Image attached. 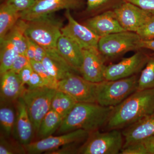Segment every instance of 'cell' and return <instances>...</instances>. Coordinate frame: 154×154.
<instances>
[{
  "instance_id": "obj_6",
  "label": "cell",
  "mask_w": 154,
  "mask_h": 154,
  "mask_svg": "<svg viewBox=\"0 0 154 154\" xmlns=\"http://www.w3.org/2000/svg\"><path fill=\"white\" fill-rule=\"evenodd\" d=\"M56 89L47 87L25 89L21 97L25 102L34 131L37 132L40 123L51 109Z\"/></svg>"
},
{
  "instance_id": "obj_38",
  "label": "cell",
  "mask_w": 154,
  "mask_h": 154,
  "mask_svg": "<svg viewBox=\"0 0 154 154\" xmlns=\"http://www.w3.org/2000/svg\"><path fill=\"white\" fill-rule=\"evenodd\" d=\"M36 46L37 43L27 36V47L25 55L29 61L34 59Z\"/></svg>"
},
{
  "instance_id": "obj_30",
  "label": "cell",
  "mask_w": 154,
  "mask_h": 154,
  "mask_svg": "<svg viewBox=\"0 0 154 154\" xmlns=\"http://www.w3.org/2000/svg\"><path fill=\"white\" fill-rule=\"evenodd\" d=\"M30 62L33 71L37 73L42 78L46 84V86L48 88L56 89L58 81H57L51 75L43 66L42 63L33 60H30Z\"/></svg>"
},
{
  "instance_id": "obj_14",
  "label": "cell",
  "mask_w": 154,
  "mask_h": 154,
  "mask_svg": "<svg viewBox=\"0 0 154 154\" xmlns=\"http://www.w3.org/2000/svg\"><path fill=\"white\" fill-rule=\"evenodd\" d=\"M83 62L79 70L82 76L93 83L105 81L106 66L104 64V58L98 49H83Z\"/></svg>"
},
{
  "instance_id": "obj_29",
  "label": "cell",
  "mask_w": 154,
  "mask_h": 154,
  "mask_svg": "<svg viewBox=\"0 0 154 154\" xmlns=\"http://www.w3.org/2000/svg\"><path fill=\"white\" fill-rule=\"evenodd\" d=\"M122 2L120 0H87V11L90 13L113 9Z\"/></svg>"
},
{
  "instance_id": "obj_17",
  "label": "cell",
  "mask_w": 154,
  "mask_h": 154,
  "mask_svg": "<svg viewBox=\"0 0 154 154\" xmlns=\"http://www.w3.org/2000/svg\"><path fill=\"white\" fill-rule=\"evenodd\" d=\"M124 143L123 147L154 135V112L122 131Z\"/></svg>"
},
{
  "instance_id": "obj_28",
  "label": "cell",
  "mask_w": 154,
  "mask_h": 154,
  "mask_svg": "<svg viewBox=\"0 0 154 154\" xmlns=\"http://www.w3.org/2000/svg\"><path fill=\"white\" fill-rule=\"evenodd\" d=\"M154 88V53L149 56L138 80L137 90Z\"/></svg>"
},
{
  "instance_id": "obj_4",
  "label": "cell",
  "mask_w": 154,
  "mask_h": 154,
  "mask_svg": "<svg viewBox=\"0 0 154 154\" xmlns=\"http://www.w3.org/2000/svg\"><path fill=\"white\" fill-rule=\"evenodd\" d=\"M138 78L135 75L97 83L96 102L105 107H116L137 91Z\"/></svg>"
},
{
  "instance_id": "obj_21",
  "label": "cell",
  "mask_w": 154,
  "mask_h": 154,
  "mask_svg": "<svg viewBox=\"0 0 154 154\" xmlns=\"http://www.w3.org/2000/svg\"><path fill=\"white\" fill-rule=\"evenodd\" d=\"M0 51V74L11 69V67L19 54L16 45L8 35L2 41Z\"/></svg>"
},
{
  "instance_id": "obj_5",
  "label": "cell",
  "mask_w": 154,
  "mask_h": 154,
  "mask_svg": "<svg viewBox=\"0 0 154 154\" xmlns=\"http://www.w3.org/2000/svg\"><path fill=\"white\" fill-rule=\"evenodd\" d=\"M141 40L136 32L122 31L101 37L98 49L104 58L112 59L128 51L140 49Z\"/></svg>"
},
{
  "instance_id": "obj_25",
  "label": "cell",
  "mask_w": 154,
  "mask_h": 154,
  "mask_svg": "<svg viewBox=\"0 0 154 154\" xmlns=\"http://www.w3.org/2000/svg\"><path fill=\"white\" fill-rule=\"evenodd\" d=\"M27 24V21L20 19L7 34L17 47L19 54L25 55L26 52L27 47L26 30Z\"/></svg>"
},
{
  "instance_id": "obj_40",
  "label": "cell",
  "mask_w": 154,
  "mask_h": 154,
  "mask_svg": "<svg viewBox=\"0 0 154 154\" xmlns=\"http://www.w3.org/2000/svg\"><path fill=\"white\" fill-rule=\"evenodd\" d=\"M46 55V52L45 49L39 45L37 44L35 56L33 60L38 62H42Z\"/></svg>"
},
{
  "instance_id": "obj_13",
  "label": "cell",
  "mask_w": 154,
  "mask_h": 154,
  "mask_svg": "<svg viewBox=\"0 0 154 154\" xmlns=\"http://www.w3.org/2000/svg\"><path fill=\"white\" fill-rule=\"evenodd\" d=\"M113 11L125 30L136 33L153 15L125 1L116 6Z\"/></svg>"
},
{
  "instance_id": "obj_3",
  "label": "cell",
  "mask_w": 154,
  "mask_h": 154,
  "mask_svg": "<svg viewBox=\"0 0 154 154\" xmlns=\"http://www.w3.org/2000/svg\"><path fill=\"white\" fill-rule=\"evenodd\" d=\"M26 34L45 50L55 49L63 22L54 14L28 21Z\"/></svg>"
},
{
  "instance_id": "obj_32",
  "label": "cell",
  "mask_w": 154,
  "mask_h": 154,
  "mask_svg": "<svg viewBox=\"0 0 154 154\" xmlns=\"http://www.w3.org/2000/svg\"><path fill=\"white\" fill-rule=\"evenodd\" d=\"M136 33L142 40L154 39V15L151 16Z\"/></svg>"
},
{
  "instance_id": "obj_20",
  "label": "cell",
  "mask_w": 154,
  "mask_h": 154,
  "mask_svg": "<svg viewBox=\"0 0 154 154\" xmlns=\"http://www.w3.org/2000/svg\"><path fill=\"white\" fill-rule=\"evenodd\" d=\"M20 13L9 3L2 5L0 8V42L20 19Z\"/></svg>"
},
{
  "instance_id": "obj_1",
  "label": "cell",
  "mask_w": 154,
  "mask_h": 154,
  "mask_svg": "<svg viewBox=\"0 0 154 154\" xmlns=\"http://www.w3.org/2000/svg\"><path fill=\"white\" fill-rule=\"evenodd\" d=\"M154 112V88L137 90L114 107L105 126L108 130L124 128Z\"/></svg>"
},
{
  "instance_id": "obj_24",
  "label": "cell",
  "mask_w": 154,
  "mask_h": 154,
  "mask_svg": "<svg viewBox=\"0 0 154 154\" xmlns=\"http://www.w3.org/2000/svg\"><path fill=\"white\" fill-rule=\"evenodd\" d=\"M41 63L51 75L57 81L65 79L72 72H77L70 66L62 63L47 54Z\"/></svg>"
},
{
  "instance_id": "obj_33",
  "label": "cell",
  "mask_w": 154,
  "mask_h": 154,
  "mask_svg": "<svg viewBox=\"0 0 154 154\" xmlns=\"http://www.w3.org/2000/svg\"><path fill=\"white\" fill-rule=\"evenodd\" d=\"M6 2L12 5L21 12L30 8L36 2L35 0H7Z\"/></svg>"
},
{
  "instance_id": "obj_18",
  "label": "cell",
  "mask_w": 154,
  "mask_h": 154,
  "mask_svg": "<svg viewBox=\"0 0 154 154\" xmlns=\"http://www.w3.org/2000/svg\"><path fill=\"white\" fill-rule=\"evenodd\" d=\"M1 104L10 103L22 96L25 90L18 74L8 71L1 75Z\"/></svg>"
},
{
  "instance_id": "obj_31",
  "label": "cell",
  "mask_w": 154,
  "mask_h": 154,
  "mask_svg": "<svg viewBox=\"0 0 154 154\" xmlns=\"http://www.w3.org/2000/svg\"><path fill=\"white\" fill-rule=\"evenodd\" d=\"M26 153L25 146L22 144H17L6 139L5 137L1 136L0 154H17Z\"/></svg>"
},
{
  "instance_id": "obj_34",
  "label": "cell",
  "mask_w": 154,
  "mask_h": 154,
  "mask_svg": "<svg viewBox=\"0 0 154 154\" xmlns=\"http://www.w3.org/2000/svg\"><path fill=\"white\" fill-rule=\"evenodd\" d=\"M29 63L30 61L25 54H19L14 61L10 70L18 74L19 72Z\"/></svg>"
},
{
  "instance_id": "obj_35",
  "label": "cell",
  "mask_w": 154,
  "mask_h": 154,
  "mask_svg": "<svg viewBox=\"0 0 154 154\" xmlns=\"http://www.w3.org/2000/svg\"><path fill=\"white\" fill-rule=\"evenodd\" d=\"M154 15V0H125Z\"/></svg>"
},
{
  "instance_id": "obj_37",
  "label": "cell",
  "mask_w": 154,
  "mask_h": 154,
  "mask_svg": "<svg viewBox=\"0 0 154 154\" xmlns=\"http://www.w3.org/2000/svg\"><path fill=\"white\" fill-rule=\"evenodd\" d=\"M33 71V68L30 63L19 72L18 75L23 85H27Z\"/></svg>"
},
{
  "instance_id": "obj_9",
  "label": "cell",
  "mask_w": 154,
  "mask_h": 154,
  "mask_svg": "<svg viewBox=\"0 0 154 154\" xmlns=\"http://www.w3.org/2000/svg\"><path fill=\"white\" fill-rule=\"evenodd\" d=\"M90 132L83 129H77L57 136H50L40 140L31 142L25 146L26 152L30 154H48L60 147L77 143L88 138Z\"/></svg>"
},
{
  "instance_id": "obj_10",
  "label": "cell",
  "mask_w": 154,
  "mask_h": 154,
  "mask_svg": "<svg viewBox=\"0 0 154 154\" xmlns=\"http://www.w3.org/2000/svg\"><path fill=\"white\" fill-rule=\"evenodd\" d=\"M149 57L145 53L139 50L134 55L118 63L110 64L105 68V80L120 79L137 75L145 66Z\"/></svg>"
},
{
  "instance_id": "obj_36",
  "label": "cell",
  "mask_w": 154,
  "mask_h": 154,
  "mask_svg": "<svg viewBox=\"0 0 154 154\" xmlns=\"http://www.w3.org/2000/svg\"><path fill=\"white\" fill-rule=\"evenodd\" d=\"M27 85L29 89H34L47 87L42 78L34 71L32 73Z\"/></svg>"
},
{
  "instance_id": "obj_2",
  "label": "cell",
  "mask_w": 154,
  "mask_h": 154,
  "mask_svg": "<svg viewBox=\"0 0 154 154\" xmlns=\"http://www.w3.org/2000/svg\"><path fill=\"white\" fill-rule=\"evenodd\" d=\"M113 108L96 103L78 102L64 118L58 132L65 134L81 129L91 133L98 130L106 125Z\"/></svg>"
},
{
  "instance_id": "obj_22",
  "label": "cell",
  "mask_w": 154,
  "mask_h": 154,
  "mask_svg": "<svg viewBox=\"0 0 154 154\" xmlns=\"http://www.w3.org/2000/svg\"><path fill=\"white\" fill-rule=\"evenodd\" d=\"M63 118L53 110L50 109L42 119L37 134L41 139L52 135L58 129Z\"/></svg>"
},
{
  "instance_id": "obj_23",
  "label": "cell",
  "mask_w": 154,
  "mask_h": 154,
  "mask_svg": "<svg viewBox=\"0 0 154 154\" xmlns=\"http://www.w3.org/2000/svg\"><path fill=\"white\" fill-rule=\"evenodd\" d=\"M77 103L78 102L69 94L57 90L51 102V109L58 113L64 119Z\"/></svg>"
},
{
  "instance_id": "obj_15",
  "label": "cell",
  "mask_w": 154,
  "mask_h": 154,
  "mask_svg": "<svg viewBox=\"0 0 154 154\" xmlns=\"http://www.w3.org/2000/svg\"><path fill=\"white\" fill-rule=\"evenodd\" d=\"M34 131L27 107L20 97L17 100L16 121L13 133L18 142L26 146L31 142Z\"/></svg>"
},
{
  "instance_id": "obj_19",
  "label": "cell",
  "mask_w": 154,
  "mask_h": 154,
  "mask_svg": "<svg viewBox=\"0 0 154 154\" xmlns=\"http://www.w3.org/2000/svg\"><path fill=\"white\" fill-rule=\"evenodd\" d=\"M57 48L69 65L79 72L83 60V49L80 45L71 38L62 34L58 40Z\"/></svg>"
},
{
  "instance_id": "obj_27",
  "label": "cell",
  "mask_w": 154,
  "mask_h": 154,
  "mask_svg": "<svg viewBox=\"0 0 154 154\" xmlns=\"http://www.w3.org/2000/svg\"><path fill=\"white\" fill-rule=\"evenodd\" d=\"M120 154H154V135L124 147Z\"/></svg>"
},
{
  "instance_id": "obj_8",
  "label": "cell",
  "mask_w": 154,
  "mask_h": 154,
  "mask_svg": "<svg viewBox=\"0 0 154 154\" xmlns=\"http://www.w3.org/2000/svg\"><path fill=\"white\" fill-rule=\"evenodd\" d=\"M76 73L72 72L58 81L56 90L69 94L78 102L97 103V83L87 81Z\"/></svg>"
},
{
  "instance_id": "obj_11",
  "label": "cell",
  "mask_w": 154,
  "mask_h": 154,
  "mask_svg": "<svg viewBox=\"0 0 154 154\" xmlns=\"http://www.w3.org/2000/svg\"><path fill=\"white\" fill-rule=\"evenodd\" d=\"M82 5V0H41L30 8L20 12V19L28 22L62 10H77Z\"/></svg>"
},
{
  "instance_id": "obj_41",
  "label": "cell",
  "mask_w": 154,
  "mask_h": 154,
  "mask_svg": "<svg viewBox=\"0 0 154 154\" xmlns=\"http://www.w3.org/2000/svg\"><path fill=\"white\" fill-rule=\"evenodd\" d=\"M140 49L151 50L154 52V39L150 40H141L140 43Z\"/></svg>"
},
{
  "instance_id": "obj_42",
  "label": "cell",
  "mask_w": 154,
  "mask_h": 154,
  "mask_svg": "<svg viewBox=\"0 0 154 154\" xmlns=\"http://www.w3.org/2000/svg\"><path fill=\"white\" fill-rule=\"evenodd\" d=\"M35 1H36V2H38V1H41V0H35Z\"/></svg>"
},
{
  "instance_id": "obj_26",
  "label": "cell",
  "mask_w": 154,
  "mask_h": 154,
  "mask_svg": "<svg viewBox=\"0 0 154 154\" xmlns=\"http://www.w3.org/2000/svg\"><path fill=\"white\" fill-rule=\"evenodd\" d=\"M1 105L0 109V125L5 136L8 137L14 131L16 113L14 108L8 103Z\"/></svg>"
},
{
  "instance_id": "obj_39",
  "label": "cell",
  "mask_w": 154,
  "mask_h": 154,
  "mask_svg": "<svg viewBox=\"0 0 154 154\" xmlns=\"http://www.w3.org/2000/svg\"><path fill=\"white\" fill-rule=\"evenodd\" d=\"M79 148L77 149L75 146V143L70 144L63 146L60 149H58L48 154H68L79 153Z\"/></svg>"
},
{
  "instance_id": "obj_16",
  "label": "cell",
  "mask_w": 154,
  "mask_h": 154,
  "mask_svg": "<svg viewBox=\"0 0 154 154\" xmlns=\"http://www.w3.org/2000/svg\"><path fill=\"white\" fill-rule=\"evenodd\" d=\"M85 25L100 38L126 31L119 24L114 12L110 10L88 19L85 22Z\"/></svg>"
},
{
  "instance_id": "obj_7",
  "label": "cell",
  "mask_w": 154,
  "mask_h": 154,
  "mask_svg": "<svg viewBox=\"0 0 154 154\" xmlns=\"http://www.w3.org/2000/svg\"><path fill=\"white\" fill-rule=\"evenodd\" d=\"M124 140L122 132L112 129L101 132L98 130L90 133L79 153L83 154H120Z\"/></svg>"
},
{
  "instance_id": "obj_12",
  "label": "cell",
  "mask_w": 154,
  "mask_h": 154,
  "mask_svg": "<svg viewBox=\"0 0 154 154\" xmlns=\"http://www.w3.org/2000/svg\"><path fill=\"white\" fill-rule=\"evenodd\" d=\"M67 24L62 28V33L75 42L83 49H98L100 37L85 25L80 24L72 16L70 10H66Z\"/></svg>"
}]
</instances>
